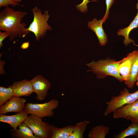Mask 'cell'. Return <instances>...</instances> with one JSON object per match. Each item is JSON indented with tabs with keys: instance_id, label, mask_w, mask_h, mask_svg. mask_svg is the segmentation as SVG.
<instances>
[{
	"instance_id": "obj_1",
	"label": "cell",
	"mask_w": 138,
	"mask_h": 138,
	"mask_svg": "<svg viewBox=\"0 0 138 138\" xmlns=\"http://www.w3.org/2000/svg\"><path fill=\"white\" fill-rule=\"evenodd\" d=\"M26 11H16L8 6L0 12V30L7 32L12 41L18 36L24 38L28 33L26 24L21 22Z\"/></svg>"
},
{
	"instance_id": "obj_2",
	"label": "cell",
	"mask_w": 138,
	"mask_h": 138,
	"mask_svg": "<svg viewBox=\"0 0 138 138\" xmlns=\"http://www.w3.org/2000/svg\"><path fill=\"white\" fill-rule=\"evenodd\" d=\"M121 61V60L116 61L109 57L97 61H92L86 64L89 68L87 72H92L96 75L98 79H102L109 76L116 78L121 82L124 80L118 69L119 66Z\"/></svg>"
},
{
	"instance_id": "obj_3",
	"label": "cell",
	"mask_w": 138,
	"mask_h": 138,
	"mask_svg": "<svg viewBox=\"0 0 138 138\" xmlns=\"http://www.w3.org/2000/svg\"><path fill=\"white\" fill-rule=\"evenodd\" d=\"M31 10L33 19L27 30L29 32H33L35 36L36 40L38 41L44 37L48 30H52L48 23L50 16L48 11L45 10L42 13L37 6L32 8Z\"/></svg>"
},
{
	"instance_id": "obj_4",
	"label": "cell",
	"mask_w": 138,
	"mask_h": 138,
	"mask_svg": "<svg viewBox=\"0 0 138 138\" xmlns=\"http://www.w3.org/2000/svg\"><path fill=\"white\" fill-rule=\"evenodd\" d=\"M137 100L138 90L130 93L129 90L124 88L120 92L119 95L111 97L110 100L106 102L107 106L103 112V115L107 117L117 109L133 103Z\"/></svg>"
},
{
	"instance_id": "obj_5",
	"label": "cell",
	"mask_w": 138,
	"mask_h": 138,
	"mask_svg": "<svg viewBox=\"0 0 138 138\" xmlns=\"http://www.w3.org/2000/svg\"><path fill=\"white\" fill-rule=\"evenodd\" d=\"M59 105V101L53 99L43 103H26L24 110L28 114L34 115L42 118L52 117L54 115L53 110L57 108Z\"/></svg>"
},
{
	"instance_id": "obj_6",
	"label": "cell",
	"mask_w": 138,
	"mask_h": 138,
	"mask_svg": "<svg viewBox=\"0 0 138 138\" xmlns=\"http://www.w3.org/2000/svg\"><path fill=\"white\" fill-rule=\"evenodd\" d=\"M24 122L38 138H50V125L43 121L42 118L34 115L28 114Z\"/></svg>"
},
{
	"instance_id": "obj_7",
	"label": "cell",
	"mask_w": 138,
	"mask_h": 138,
	"mask_svg": "<svg viewBox=\"0 0 138 138\" xmlns=\"http://www.w3.org/2000/svg\"><path fill=\"white\" fill-rule=\"evenodd\" d=\"M113 112L114 118L124 119L132 123H138V100L117 109Z\"/></svg>"
},
{
	"instance_id": "obj_8",
	"label": "cell",
	"mask_w": 138,
	"mask_h": 138,
	"mask_svg": "<svg viewBox=\"0 0 138 138\" xmlns=\"http://www.w3.org/2000/svg\"><path fill=\"white\" fill-rule=\"evenodd\" d=\"M31 81L33 92L37 95L36 99L41 101L44 99L50 88V83L41 75L36 76Z\"/></svg>"
},
{
	"instance_id": "obj_9",
	"label": "cell",
	"mask_w": 138,
	"mask_h": 138,
	"mask_svg": "<svg viewBox=\"0 0 138 138\" xmlns=\"http://www.w3.org/2000/svg\"><path fill=\"white\" fill-rule=\"evenodd\" d=\"M138 55V50L129 53L121 60L118 67L119 72L125 84H128L132 66Z\"/></svg>"
},
{
	"instance_id": "obj_10",
	"label": "cell",
	"mask_w": 138,
	"mask_h": 138,
	"mask_svg": "<svg viewBox=\"0 0 138 138\" xmlns=\"http://www.w3.org/2000/svg\"><path fill=\"white\" fill-rule=\"evenodd\" d=\"M26 100L24 98L13 96L9 100L0 106V114L10 112L17 113L23 110L25 107Z\"/></svg>"
},
{
	"instance_id": "obj_11",
	"label": "cell",
	"mask_w": 138,
	"mask_h": 138,
	"mask_svg": "<svg viewBox=\"0 0 138 138\" xmlns=\"http://www.w3.org/2000/svg\"><path fill=\"white\" fill-rule=\"evenodd\" d=\"M8 86L12 89L14 96L18 97L29 96L33 92L31 80L26 79L15 82Z\"/></svg>"
},
{
	"instance_id": "obj_12",
	"label": "cell",
	"mask_w": 138,
	"mask_h": 138,
	"mask_svg": "<svg viewBox=\"0 0 138 138\" xmlns=\"http://www.w3.org/2000/svg\"><path fill=\"white\" fill-rule=\"evenodd\" d=\"M103 22L102 19L98 20L95 18L92 21H89L88 23V27L95 32L100 44L102 46L105 45L108 42L107 36L102 27Z\"/></svg>"
},
{
	"instance_id": "obj_13",
	"label": "cell",
	"mask_w": 138,
	"mask_h": 138,
	"mask_svg": "<svg viewBox=\"0 0 138 138\" xmlns=\"http://www.w3.org/2000/svg\"><path fill=\"white\" fill-rule=\"evenodd\" d=\"M28 114L24 110L12 115L0 114V122L7 123L13 130H16L19 125L24 121Z\"/></svg>"
},
{
	"instance_id": "obj_14",
	"label": "cell",
	"mask_w": 138,
	"mask_h": 138,
	"mask_svg": "<svg viewBox=\"0 0 138 138\" xmlns=\"http://www.w3.org/2000/svg\"><path fill=\"white\" fill-rule=\"evenodd\" d=\"M136 8L137 10L136 15L129 25L125 28L118 30L117 32L118 36L121 35L124 37L123 43L126 46H128L132 42L134 45L138 47V45L135 43L134 40L129 37L131 32L133 29L138 27V1L136 4Z\"/></svg>"
},
{
	"instance_id": "obj_15",
	"label": "cell",
	"mask_w": 138,
	"mask_h": 138,
	"mask_svg": "<svg viewBox=\"0 0 138 138\" xmlns=\"http://www.w3.org/2000/svg\"><path fill=\"white\" fill-rule=\"evenodd\" d=\"M74 125H69L62 128H58L50 125V138H69L72 133Z\"/></svg>"
},
{
	"instance_id": "obj_16",
	"label": "cell",
	"mask_w": 138,
	"mask_h": 138,
	"mask_svg": "<svg viewBox=\"0 0 138 138\" xmlns=\"http://www.w3.org/2000/svg\"><path fill=\"white\" fill-rule=\"evenodd\" d=\"M18 129L11 130V135L16 138H38L33 134V132L24 122L18 126Z\"/></svg>"
},
{
	"instance_id": "obj_17",
	"label": "cell",
	"mask_w": 138,
	"mask_h": 138,
	"mask_svg": "<svg viewBox=\"0 0 138 138\" xmlns=\"http://www.w3.org/2000/svg\"><path fill=\"white\" fill-rule=\"evenodd\" d=\"M109 128L103 125H96L89 131L88 134L89 138H105L109 133Z\"/></svg>"
},
{
	"instance_id": "obj_18",
	"label": "cell",
	"mask_w": 138,
	"mask_h": 138,
	"mask_svg": "<svg viewBox=\"0 0 138 138\" xmlns=\"http://www.w3.org/2000/svg\"><path fill=\"white\" fill-rule=\"evenodd\" d=\"M90 123L88 121L84 120L74 125V130L69 138H83V133L86 126Z\"/></svg>"
},
{
	"instance_id": "obj_19",
	"label": "cell",
	"mask_w": 138,
	"mask_h": 138,
	"mask_svg": "<svg viewBox=\"0 0 138 138\" xmlns=\"http://www.w3.org/2000/svg\"><path fill=\"white\" fill-rule=\"evenodd\" d=\"M138 133V123H132L126 129L115 135V138H124L132 135H136Z\"/></svg>"
},
{
	"instance_id": "obj_20",
	"label": "cell",
	"mask_w": 138,
	"mask_h": 138,
	"mask_svg": "<svg viewBox=\"0 0 138 138\" xmlns=\"http://www.w3.org/2000/svg\"><path fill=\"white\" fill-rule=\"evenodd\" d=\"M138 76V55L131 68L128 83L126 86L129 88L133 87Z\"/></svg>"
},
{
	"instance_id": "obj_21",
	"label": "cell",
	"mask_w": 138,
	"mask_h": 138,
	"mask_svg": "<svg viewBox=\"0 0 138 138\" xmlns=\"http://www.w3.org/2000/svg\"><path fill=\"white\" fill-rule=\"evenodd\" d=\"M14 94L12 89L8 86V88L0 86V106L9 100Z\"/></svg>"
},
{
	"instance_id": "obj_22",
	"label": "cell",
	"mask_w": 138,
	"mask_h": 138,
	"mask_svg": "<svg viewBox=\"0 0 138 138\" xmlns=\"http://www.w3.org/2000/svg\"><path fill=\"white\" fill-rule=\"evenodd\" d=\"M114 2V0H106V9L105 16L102 19L104 22H105L106 20L108 18L109 9Z\"/></svg>"
},
{
	"instance_id": "obj_23",
	"label": "cell",
	"mask_w": 138,
	"mask_h": 138,
	"mask_svg": "<svg viewBox=\"0 0 138 138\" xmlns=\"http://www.w3.org/2000/svg\"><path fill=\"white\" fill-rule=\"evenodd\" d=\"M92 1L88 0H83L82 2L80 4L77 5L76 8L77 9L82 13H85L88 11L87 4L88 3Z\"/></svg>"
},
{
	"instance_id": "obj_24",
	"label": "cell",
	"mask_w": 138,
	"mask_h": 138,
	"mask_svg": "<svg viewBox=\"0 0 138 138\" xmlns=\"http://www.w3.org/2000/svg\"><path fill=\"white\" fill-rule=\"evenodd\" d=\"M9 5H11L13 7L17 5L23 6V5L19 4L18 3L12 0H0V7L2 6L7 7Z\"/></svg>"
},
{
	"instance_id": "obj_25",
	"label": "cell",
	"mask_w": 138,
	"mask_h": 138,
	"mask_svg": "<svg viewBox=\"0 0 138 138\" xmlns=\"http://www.w3.org/2000/svg\"><path fill=\"white\" fill-rule=\"evenodd\" d=\"M9 34L7 32L0 31V48H1L3 45V41L4 40L8 37H9Z\"/></svg>"
},
{
	"instance_id": "obj_26",
	"label": "cell",
	"mask_w": 138,
	"mask_h": 138,
	"mask_svg": "<svg viewBox=\"0 0 138 138\" xmlns=\"http://www.w3.org/2000/svg\"><path fill=\"white\" fill-rule=\"evenodd\" d=\"M29 44L28 42H25L23 43L21 46V48L23 49L27 48L29 46Z\"/></svg>"
},
{
	"instance_id": "obj_27",
	"label": "cell",
	"mask_w": 138,
	"mask_h": 138,
	"mask_svg": "<svg viewBox=\"0 0 138 138\" xmlns=\"http://www.w3.org/2000/svg\"><path fill=\"white\" fill-rule=\"evenodd\" d=\"M4 62L3 61H1H1L0 62V65H2V66L1 65H0V69H1L2 68V70H0L1 74H3L4 73V71H3V68L4 67L3 66L4 65L5 63H3Z\"/></svg>"
},
{
	"instance_id": "obj_28",
	"label": "cell",
	"mask_w": 138,
	"mask_h": 138,
	"mask_svg": "<svg viewBox=\"0 0 138 138\" xmlns=\"http://www.w3.org/2000/svg\"><path fill=\"white\" fill-rule=\"evenodd\" d=\"M12 0L15 1L18 3H19L20 2L22 1V0Z\"/></svg>"
},
{
	"instance_id": "obj_29",
	"label": "cell",
	"mask_w": 138,
	"mask_h": 138,
	"mask_svg": "<svg viewBox=\"0 0 138 138\" xmlns=\"http://www.w3.org/2000/svg\"><path fill=\"white\" fill-rule=\"evenodd\" d=\"M136 85L138 86V76H137V79H136Z\"/></svg>"
},
{
	"instance_id": "obj_30",
	"label": "cell",
	"mask_w": 138,
	"mask_h": 138,
	"mask_svg": "<svg viewBox=\"0 0 138 138\" xmlns=\"http://www.w3.org/2000/svg\"><path fill=\"white\" fill-rule=\"evenodd\" d=\"M136 136L137 138H138V133L137 135H136Z\"/></svg>"
}]
</instances>
